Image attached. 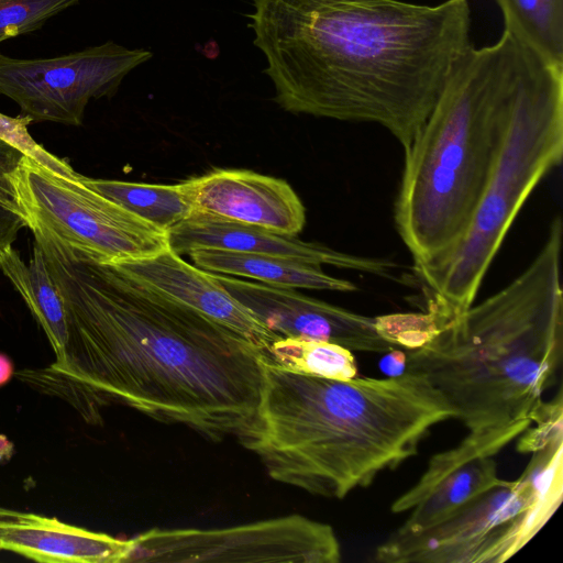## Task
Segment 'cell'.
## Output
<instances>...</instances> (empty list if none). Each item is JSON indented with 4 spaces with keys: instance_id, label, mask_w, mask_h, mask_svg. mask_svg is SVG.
Segmentation results:
<instances>
[{
    "instance_id": "9",
    "label": "cell",
    "mask_w": 563,
    "mask_h": 563,
    "mask_svg": "<svg viewBox=\"0 0 563 563\" xmlns=\"http://www.w3.org/2000/svg\"><path fill=\"white\" fill-rule=\"evenodd\" d=\"M132 540L126 562L338 563L333 528L298 514L227 528H153Z\"/></svg>"
},
{
    "instance_id": "6",
    "label": "cell",
    "mask_w": 563,
    "mask_h": 563,
    "mask_svg": "<svg viewBox=\"0 0 563 563\" xmlns=\"http://www.w3.org/2000/svg\"><path fill=\"white\" fill-rule=\"evenodd\" d=\"M508 37L506 125L472 220L444 255L413 266L426 289L427 311L443 327L474 303L523 203L563 156V67Z\"/></svg>"
},
{
    "instance_id": "12",
    "label": "cell",
    "mask_w": 563,
    "mask_h": 563,
    "mask_svg": "<svg viewBox=\"0 0 563 563\" xmlns=\"http://www.w3.org/2000/svg\"><path fill=\"white\" fill-rule=\"evenodd\" d=\"M191 216L257 227L296 236L306 209L291 186L245 169H216L183 183Z\"/></svg>"
},
{
    "instance_id": "21",
    "label": "cell",
    "mask_w": 563,
    "mask_h": 563,
    "mask_svg": "<svg viewBox=\"0 0 563 563\" xmlns=\"http://www.w3.org/2000/svg\"><path fill=\"white\" fill-rule=\"evenodd\" d=\"M263 361L290 372L339 380L357 374L352 351L318 340L279 336L263 352Z\"/></svg>"
},
{
    "instance_id": "3",
    "label": "cell",
    "mask_w": 563,
    "mask_h": 563,
    "mask_svg": "<svg viewBox=\"0 0 563 563\" xmlns=\"http://www.w3.org/2000/svg\"><path fill=\"white\" fill-rule=\"evenodd\" d=\"M562 236L556 217L519 276L428 343L405 350V372L422 374L468 430L437 454L442 470L494 456L532 426L562 360Z\"/></svg>"
},
{
    "instance_id": "23",
    "label": "cell",
    "mask_w": 563,
    "mask_h": 563,
    "mask_svg": "<svg viewBox=\"0 0 563 563\" xmlns=\"http://www.w3.org/2000/svg\"><path fill=\"white\" fill-rule=\"evenodd\" d=\"M81 0H0V43L40 29Z\"/></svg>"
},
{
    "instance_id": "10",
    "label": "cell",
    "mask_w": 563,
    "mask_h": 563,
    "mask_svg": "<svg viewBox=\"0 0 563 563\" xmlns=\"http://www.w3.org/2000/svg\"><path fill=\"white\" fill-rule=\"evenodd\" d=\"M152 56L113 42L53 58L20 59L0 53V95L18 103L33 122L79 126L91 99L112 96L122 79Z\"/></svg>"
},
{
    "instance_id": "17",
    "label": "cell",
    "mask_w": 563,
    "mask_h": 563,
    "mask_svg": "<svg viewBox=\"0 0 563 563\" xmlns=\"http://www.w3.org/2000/svg\"><path fill=\"white\" fill-rule=\"evenodd\" d=\"M494 456H479L445 475L393 533L406 536L429 529L487 490L505 484Z\"/></svg>"
},
{
    "instance_id": "11",
    "label": "cell",
    "mask_w": 563,
    "mask_h": 563,
    "mask_svg": "<svg viewBox=\"0 0 563 563\" xmlns=\"http://www.w3.org/2000/svg\"><path fill=\"white\" fill-rule=\"evenodd\" d=\"M214 276L279 336L325 341L352 352L384 353L397 349L379 335L374 318L305 296L296 289L219 274Z\"/></svg>"
},
{
    "instance_id": "16",
    "label": "cell",
    "mask_w": 563,
    "mask_h": 563,
    "mask_svg": "<svg viewBox=\"0 0 563 563\" xmlns=\"http://www.w3.org/2000/svg\"><path fill=\"white\" fill-rule=\"evenodd\" d=\"M194 265L219 275L254 279L278 288L354 291L357 287L323 272L322 266L273 255L218 250L189 254Z\"/></svg>"
},
{
    "instance_id": "15",
    "label": "cell",
    "mask_w": 563,
    "mask_h": 563,
    "mask_svg": "<svg viewBox=\"0 0 563 563\" xmlns=\"http://www.w3.org/2000/svg\"><path fill=\"white\" fill-rule=\"evenodd\" d=\"M131 549V539L0 507V551L43 563H124Z\"/></svg>"
},
{
    "instance_id": "22",
    "label": "cell",
    "mask_w": 563,
    "mask_h": 563,
    "mask_svg": "<svg viewBox=\"0 0 563 563\" xmlns=\"http://www.w3.org/2000/svg\"><path fill=\"white\" fill-rule=\"evenodd\" d=\"M23 156L20 150L0 140V252L11 247L19 232L26 228L14 184Z\"/></svg>"
},
{
    "instance_id": "2",
    "label": "cell",
    "mask_w": 563,
    "mask_h": 563,
    "mask_svg": "<svg viewBox=\"0 0 563 563\" xmlns=\"http://www.w3.org/2000/svg\"><path fill=\"white\" fill-rule=\"evenodd\" d=\"M250 18L279 107L378 124L404 150L471 45L467 0H254Z\"/></svg>"
},
{
    "instance_id": "7",
    "label": "cell",
    "mask_w": 563,
    "mask_h": 563,
    "mask_svg": "<svg viewBox=\"0 0 563 563\" xmlns=\"http://www.w3.org/2000/svg\"><path fill=\"white\" fill-rule=\"evenodd\" d=\"M563 495V440L532 453L519 478L474 498L418 533H390L374 553L384 563H500L548 522Z\"/></svg>"
},
{
    "instance_id": "13",
    "label": "cell",
    "mask_w": 563,
    "mask_h": 563,
    "mask_svg": "<svg viewBox=\"0 0 563 563\" xmlns=\"http://www.w3.org/2000/svg\"><path fill=\"white\" fill-rule=\"evenodd\" d=\"M114 266L157 294L227 327L262 353L279 338L231 295L213 273L187 263L170 247L153 257Z\"/></svg>"
},
{
    "instance_id": "14",
    "label": "cell",
    "mask_w": 563,
    "mask_h": 563,
    "mask_svg": "<svg viewBox=\"0 0 563 563\" xmlns=\"http://www.w3.org/2000/svg\"><path fill=\"white\" fill-rule=\"evenodd\" d=\"M167 232L170 250L179 255H189L199 250L273 255L383 277H388L396 267L389 260L357 256L257 227L196 216Z\"/></svg>"
},
{
    "instance_id": "27",
    "label": "cell",
    "mask_w": 563,
    "mask_h": 563,
    "mask_svg": "<svg viewBox=\"0 0 563 563\" xmlns=\"http://www.w3.org/2000/svg\"><path fill=\"white\" fill-rule=\"evenodd\" d=\"M382 366L391 376H399L406 371V351L394 349L383 360Z\"/></svg>"
},
{
    "instance_id": "28",
    "label": "cell",
    "mask_w": 563,
    "mask_h": 563,
    "mask_svg": "<svg viewBox=\"0 0 563 563\" xmlns=\"http://www.w3.org/2000/svg\"><path fill=\"white\" fill-rule=\"evenodd\" d=\"M14 375L15 367L12 358L8 354L0 352V388L9 384Z\"/></svg>"
},
{
    "instance_id": "20",
    "label": "cell",
    "mask_w": 563,
    "mask_h": 563,
    "mask_svg": "<svg viewBox=\"0 0 563 563\" xmlns=\"http://www.w3.org/2000/svg\"><path fill=\"white\" fill-rule=\"evenodd\" d=\"M504 32L544 62L563 67V0H494Z\"/></svg>"
},
{
    "instance_id": "24",
    "label": "cell",
    "mask_w": 563,
    "mask_h": 563,
    "mask_svg": "<svg viewBox=\"0 0 563 563\" xmlns=\"http://www.w3.org/2000/svg\"><path fill=\"white\" fill-rule=\"evenodd\" d=\"M374 321L379 335L401 350L420 347L440 331L429 311L385 314L374 318Z\"/></svg>"
},
{
    "instance_id": "29",
    "label": "cell",
    "mask_w": 563,
    "mask_h": 563,
    "mask_svg": "<svg viewBox=\"0 0 563 563\" xmlns=\"http://www.w3.org/2000/svg\"><path fill=\"white\" fill-rule=\"evenodd\" d=\"M14 452V443L5 434L0 433V466L7 464Z\"/></svg>"
},
{
    "instance_id": "19",
    "label": "cell",
    "mask_w": 563,
    "mask_h": 563,
    "mask_svg": "<svg viewBox=\"0 0 563 563\" xmlns=\"http://www.w3.org/2000/svg\"><path fill=\"white\" fill-rule=\"evenodd\" d=\"M81 181L142 220L165 231L191 214V206L183 183L157 185L95 179L82 175Z\"/></svg>"
},
{
    "instance_id": "5",
    "label": "cell",
    "mask_w": 563,
    "mask_h": 563,
    "mask_svg": "<svg viewBox=\"0 0 563 563\" xmlns=\"http://www.w3.org/2000/svg\"><path fill=\"white\" fill-rule=\"evenodd\" d=\"M509 38L457 57L409 146L395 202L413 266L450 251L466 231L497 155L509 100Z\"/></svg>"
},
{
    "instance_id": "1",
    "label": "cell",
    "mask_w": 563,
    "mask_h": 563,
    "mask_svg": "<svg viewBox=\"0 0 563 563\" xmlns=\"http://www.w3.org/2000/svg\"><path fill=\"white\" fill-rule=\"evenodd\" d=\"M33 235L64 302L67 341L48 366L15 373L20 380L90 424L120 404L212 441L239 434L258 401V347L114 265Z\"/></svg>"
},
{
    "instance_id": "8",
    "label": "cell",
    "mask_w": 563,
    "mask_h": 563,
    "mask_svg": "<svg viewBox=\"0 0 563 563\" xmlns=\"http://www.w3.org/2000/svg\"><path fill=\"white\" fill-rule=\"evenodd\" d=\"M14 184L26 228L78 257L106 265L143 261L169 249L168 232L81 181L24 155Z\"/></svg>"
},
{
    "instance_id": "26",
    "label": "cell",
    "mask_w": 563,
    "mask_h": 563,
    "mask_svg": "<svg viewBox=\"0 0 563 563\" xmlns=\"http://www.w3.org/2000/svg\"><path fill=\"white\" fill-rule=\"evenodd\" d=\"M536 427L531 426L518 438L517 451L533 453L550 443L563 440L562 389L548 402H541L533 416Z\"/></svg>"
},
{
    "instance_id": "25",
    "label": "cell",
    "mask_w": 563,
    "mask_h": 563,
    "mask_svg": "<svg viewBox=\"0 0 563 563\" xmlns=\"http://www.w3.org/2000/svg\"><path fill=\"white\" fill-rule=\"evenodd\" d=\"M32 122L29 115L9 117L0 112V140L16 147L48 169L66 177H75L78 173L67 161L49 153L31 136L29 125Z\"/></svg>"
},
{
    "instance_id": "18",
    "label": "cell",
    "mask_w": 563,
    "mask_h": 563,
    "mask_svg": "<svg viewBox=\"0 0 563 563\" xmlns=\"http://www.w3.org/2000/svg\"><path fill=\"white\" fill-rule=\"evenodd\" d=\"M0 269L23 298L57 356L67 341L66 312L41 246L34 242L27 265L12 246L3 250L0 252Z\"/></svg>"
},
{
    "instance_id": "4",
    "label": "cell",
    "mask_w": 563,
    "mask_h": 563,
    "mask_svg": "<svg viewBox=\"0 0 563 563\" xmlns=\"http://www.w3.org/2000/svg\"><path fill=\"white\" fill-rule=\"evenodd\" d=\"M451 418L422 374L339 380L263 361L255 411L235 438L272 479L342 499L416 456L431 429Z\"/></svg>"
}]
</instances>
